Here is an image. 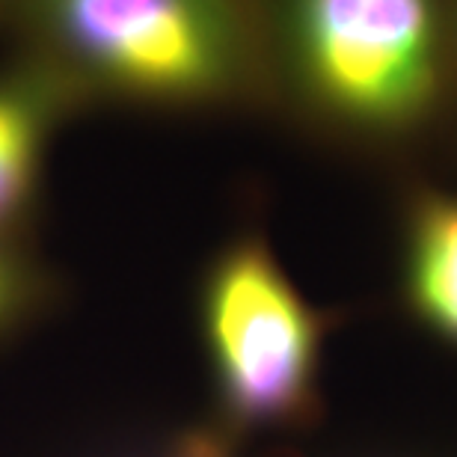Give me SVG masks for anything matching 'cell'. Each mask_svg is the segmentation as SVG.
<instances>
[{"mask_svg":"<svg viewBox=\"0 0 457 457\" xmlns=\"http://www.w3.org/2000/svg\"><path fill=\"white\" fill-rule=\"evenodd\" d=\"M71 104L80 98L36 57L0 75V237H15L30 217L48 140Z\"/></svg>","mask_w":457,"mask_h":457,"instance_id":"4","label":"cell"},{"mask_svg":"<svg viewBox=\"0 0 457 457\" xmlns=\"http://www.w3.org/2000/svg\"><path fill=\"white\" fill-rule=\"evenodd\" d=\"M36 60L48 62L80 102L212 104L255 75L259 39L250 15L203 0H51L18 12Z\"/></svg>","mask_w":457,"mask_h":457,"instance_id":"1","label":"cell"},{"mask_svg":"<svg viewBox=\"0 0 457 457\" xmlns=\"http://www.w3.org/2000/svg\"><path fill=\"white\" fill-rule=\"evenodd\" d=\"M45 297L39 270L24 259L15 237H0V336L33 312Z\"/></svg>","mask_w":457,"mask_h":457,"instance_id":"6","label":"cell"},{"mask_svg":"<svg viewBox=\"0 0 457 457\" xmlns=\"http://www.w3.org/2000/svg\"><path fill=\"white\" fill-rule=\"evenodd\" d=\"M282 42L315 107L360 128L422 116L440 80V33L419 0H306L282 15Z\"/></svg>","mask_w":457,"mask_h":457,"instance_id":"3","label":"cell"},{"mask_svg":"<svg viewBox=\"0 0 457 457\" xmlns=\"http://www.w3.org/2000/svg\"><path fill=\"white\" fill-rule=\"evenodd\" d=\"M199 318L228 425L279 428L312 413L321 321L262 237L217 255Z\"/></svg>","mask_w":457,"mask_h":457,"instance_id":"2","label":"cell"},{"mask_svg":"<svg viewBox=\"0 0 457 457\" xmlns=\"http://www.w3.org/2000/svg\"><path fill=\"white\" fill-rule=\"evenodd\" d=\"M407 282L419 315L457 342V196H425L416 205Z\"/></svg>","mask_w":457,"mask_h":457,"instance_id":"5","label":"cell"}]
</instances>
